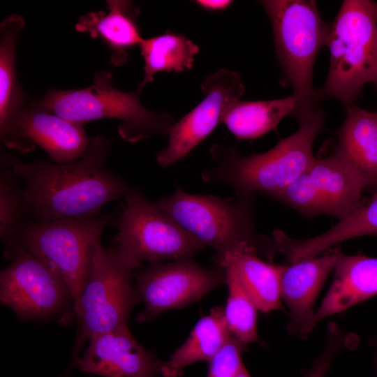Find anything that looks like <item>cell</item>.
Here are the masks:
<instances>
[{
    "instance_id": "23",
    "label": "cell",
    "mask_w": 377,
    "mask_h": 377,
    "mask_svg": "<svg viewBox=\"0 0 377 377\" xmlns=\"http://www.w3.org/2000/svg\"><path fill=\"white\" fill-rule=\"evenodd\" d=\"M139 47L145 61V76L137 88L140 91L154 80L157 73L191 69L200 51L199 47L184 35L170 31L143 38Z\"/></svg>"
},
{
    "instance_id": "3",
    "label": "cell",
    "mask_w": 377,
    "mask_h": 377,
    "mask_svg": "<svg viewBox=\"0 0 377 377\" xmlns=\"http://www.w3.org/2000/svg\"><path fill=\"white\" fill-rule=\"evenodd\" d=\"M156 205L187 232L215 252L216 264L227 254L250 247L272 258L273 240L256 231L253 195L235 193L228 198L184 192L177 187Z\"/></svg>"
},
{
    "instance_id": "31",
    "label": "cell",
    "mask_w": 377,
    "mask_h": 377,
    "mask_svg": "<svg viewBox=\"0 0 377 377\" xmlns=\"http://www.w3.org/2000/svg\"><path fill=\"white\" fill-rule=\"evenodd\" d=\"M195 2L200 8L211 12L224 10L233 3L230 0H199Z\"/></svg>"
},
{
    "instance_id": "32",
    "label": "cell",
    "mask_w": 377,
    "mask_h": 377,
    "mask_svg": "<svg viewBox=\"0 0 377 377\" xmlns=\"http://www.w3.org/2000/svg\"><path fill=\"white\" fill-rule=\"evenodd\" d=\"M368 344L369 346L372 347L374 350L373 359L377 377V334L368 341Z\"/></svg>"
},
{
    "instance_id": "15",
    "label": "cell",
    "mask_w": 377,
    "mask_h": 377,
    "mask_svg": "<svg viewBox=\"0 0 377 377\" xmlns=\"http://www.w3.org/2000/svg\"><path fill=\"white\" fill-rule=\"evenodd\" d=\"M73 364L84 373L104 377H155L161 375L163 362L142 347L126 325L91 337Z\"/></svg>"
},
{
    "instance_id": "8",
    "label": "cell",
    "mask_w": 377,
    "mask_h": 377,
    "mask_svg": "<svg viewBox=\"0 0 377 377\" xmlns=\"http://www.w3.org/2000/svg\"><path fill=\"white\" fill-rule=\"evenodd\" d=\"M112 223L117 232L112 244L121 262L132 270L142 260L192 259L205 247L139 191L124 198Z\"/></svg>"
},
{
    "instance_id": "11",
    "label": "cell",
    "mask_w": 377,
    "mask_h": 377,
    "mask_svg": "<svg viewBox=\"0 0 377 377\" xmlns=\"http://www.w3.org/2000/svg\"><path fill=\"white\" fill-rule=\"evenodd\" d=\"M140 301L145 305L137 320L147 322L163 312L184 307L226 283L221 267L205 268L192 259L150 263L133 274Z\"/></svg>"
},
{
    "instance_id": "30",
    "label": "cell",
    "mask_w": 377,
    "mask_h": 377,
    "mask_svg": "<svg viewBox=\"0 0 377 377\" xmlns=\"http://www.w3.org/2000/svg\"><path fill=\"white\" fill-rule=\"evenodd\" d=\"M245 347L231 335L226 345L209 361L207 377H235L244 365L242 353Z\"/></svg>"
},
{
    "instance_id": "4",
    "label": "cell",
    "mask_w": 377,
    "mask_h": 377,
    "mask_svg": "<svg viewBox=\"0 0 377 377\" xmlns=\"http://www.w3.org/2000/svg\"><path fill=\"white\" fill-rule=\"evenodd\" d=\"M141 91H123L112 84L111 72H96L93 83L80 89H50L33 102L52 113L84 126L89 121L116 119L121 121L118 133L135 143L157 135L168 137L176 121L163 111L153 112L140 101Z\"/></svg>"
},
{
    "instance_id": "14",
    "label": "cell",
    "mask_w": 377,
    "mask_h": 377,
    "mask_svg": "<svg viewBox=\"0 0 377 377\" xmlns=\"http://www.w3.org/2000/svg\"><path fill=\"white\" fill-rule=\"evenodd\" d=\"M341 253L339 248H332L323 255L282 265L281 296L288 309L289 334L305 339L318 324L316 299Z\"/></svg>"
},
{
    "instance_id": "21",
    "label": "cell",
    "mask_w": 377,
    "mask_h": 377,
    "mask_svg": "<svg viewBox=\"0 0 377 377\" xmlns=\"http://www.w3.org/2000/svg\"><path fill=\"white\" fill-rule=\"evenodd\" d=\"M231 337L224 309L216 306L195 324L187 340L163 362L161 375L177 377L187 366L202 360L210 361Z\"/></svg>"
},
{
    "instance_id": "1",
    "label": "cell",
    "mask_w": 377,
    "mask_h": 377,
    "mask_svg": "<svg viewBox=\"0 0 377 377\" xmlns=\"http://www.w3.org/2000/svg\"><path fill=\"white\" fill-rule=\"evenodd\" d=\"M110 146V139L97 135L83 156L71 163H24L1 153V165L24 182L22 196L31 221L91 219L101 215L107 203L139 191L107 168Z\"/></svg>"
},
{
    "instance_id": "13",
    "label": "cell",
    "mask_w": 377,
    "mask_h": 377,
    "mask_svg": "<svg viewBox=\"0 0 377 377\" xmlns=\"http://www.w3.org/2000/svg\"><path fill=\"white\" fill-rule=\"evenodd\" d=\"M205 98L172 126L167 146L156 155L163 168L184 158L222 122L230 105L244 93L240 73L221 68L208 75L201 84Z\"/></svg>"
},
{
    "instance_id": "19",
    "label": "cell",
    "mask_w": 377,
    "mask_h": 377,
    "mask_svg": "<svg viewBox=\"0 0 377 377\" xmlns=\"http://www.w3.org/2000/svg\"><path fill=\"white\" fill-rule=\"evenodd\" d=\"M306 172L325 203L327 215L341 220L364 203V182L336 151L314 158Z\"/></svg>"
},
{
    "instance_id": "5",
    "label": "cell",
    "mask_w": 377,
    "mask_h": 377,
    "mask_svg": "<svg viewBox=\"0 0 377 377\" xmlns=\"http://www.w3.org/2000/svg\"><path fill=\"white\" fill-rule=\"evenodd\" d=\"M270 20L275 50L286 81L297 99L294 116L318 108L313 71L320 50L327 45L330 24L320 17L313 0L260 1Z\"/></svg>"
},
{
    "instance_id": "6",
    "label": "cell",
    "mask_w": 377,
    "mask_h": 377,
    "mask_svg": "<svg viewBox=\"0 0 377 377\" xmlns=\"http://www.w3.org/2000/svg\"><path fill=\"white\" fill-rule=\"evenodd\" d=\"M329 72L319 100L353 104L363 87L377 85V27L372 1L345 0L332 23L327 45Z\"/></svg>"
},
{
    "instance_id": "20",
    "label": "cell",
    "mask_w": 377,
    "mask_h": 377,
    "mask_svg": "<svg viewBox=\"0 0 377 377\" xmlns=\"http://www.w3.org/2000/svg\"><path fill=\"white\" fill-rule=\"evenodd\" d=\"M216 267L234 273L259 311L269 313L282 309V265L267 263L255 249L245 247L227 253Z\"/></svg>"
},
{
    "instance_id": "22",
    "label": "cell",
    "mask_w": 377,
    "mask_h": 377,
    "mask_svg": "<svg viewBox=\"0 0 377 377\" xmlns=\"http://www.w3.org/2000/svg\"><path fill=\"white\" fill-rule=\"evenodd\" d=\"M293 95L269 101H237L226 110L222 122L239 140H252L274 129L281 119L295 114Z\"/></svg>"
},
{
    "instance_id": "27",
    "label": "cell",
    "mask_w": 377,
    "mask_h": 377,
    "mask_svg": "<svg viewBox=\"0 0 377 377\" xmlns=\"http://www.w3.org/2000/svg\"><path fill=\"white\" fill-rule=\"evenodd\" d=\"M7 168L0 172V237L8 248L20 226L28 218L22 188Z\"/></svg>"
},
{
    "instance_id": "18",
    "label": "cell",
    "mask_w": 377,
    "mask_h": 377,
    "mask_svg": "<svg viewBox=\"0 0 377 377\" xmlns=\"http://www.w3.org/2000/svg\"><path fill=\"white\" fill-rule=\"evenodd\" d=\"M346 106V118L338 131L335 151L377 193V112L353 104Z\"/></svg>"
},
{
    "instance_id": "16",
    "label": "cell",
    "mask_w": 377,
    "mask_h": 377,
    "mask_svg": "<svg viewBox=\"0 0 377 377\" xmlns=\"http://www.w3.org/2000/svg\"><path fill=\"white\" fill-rule=\"evenodd\" d=\"M332 283L316 311L317 323L377 295V258L340 254Z\"/></svg>"
},
{
    "instance_id": "26",
    "label": "cell",
    "mask_w": 377,
    "mask_h": 377,
    "mask_svg": "<svg viewBox=\"0 0 377 377\" xmlns=\"http://www.w3.org/2000/svg\"><path fill=\"white\" fill-rule=\"evenodd\" d=\"M223 269L228 289L224 309L227 326L231 335L246 346L258 340L257 318L259 310L234 273L228 269Z\"/></svg>"
},
{
    "instance_id": "28",
    "label": "cell",
    "mask_w": 377,
    "mask_h": 377,
    "mask_svg": "<svg viewBox=\"0 0 377 377\" xmlns=\"http://www.w3.org/2000/svg\"><path fill=\"white\" fill-rule=\"evenodd\" d=\"M267 195L289 205L302 216L327 215L325 203L307 172Z\"/></svg>"
},
{
    "instance_id": "33",
    "label": "cell",
    "mask_w": 377,
    "mask_h": 377,
    "mask_svg": "<svg viewBox=\"0 0 377 377\" xmlns=\"http://www.w3.org/2000/svg\"><path fill=\"white\" fill-rule=\"evenodd\" d=\"M235 377H251V376L244 365Z\"/></svg>"
},
{
    "instance_id": "24",
    "label": "cell",
    "mask_w": 377,
    "mask_h": 377,
    "mask_svg": "<svg viewBox=\"0 0 377 377\" xmlns=\"http://www.w3.org/2000/svg\"><path fill=\"white\" fill-rule=\"evenodd\" d=\"M24 18L7 16L0 24V127L5 125L27 104L15 71L16 48Z\"/></svg>"
},
{
    "instance_id": "25",
    "label": "cell",
    "mask_w": 377,
    "mask_h": 377,
    "mask_svg": "<svg viewBox=\"0 0 377 377\" xmlns=\"http://www.w3.org/2000/svg\"><path fill=\"white\" fill-rule=\"evenodd\" d=\"M367 235L377 236V193L328 230L309 239L315 253H322L342 242Z\"/></svg>"
},
{
    "instance_id": "17",
    "label": "cell",
    "mask_w": 377,
    "mask_h": 377,
    "mask_svg": "<svg viewBox=\"0 0 377 377\" xmlns=\"http://www.w3.org/2000/svg\"><path fill=\"white\" fill-rule=\"evenodd\" d=\"M107 8L108 12H90L81 16L75 28L100 38L111 50L112 64L121 66L129 59L128 51L143 40L137 22L140 8L130 1L110 0Z\"/></svg>"
},
{
    "instance_id": "12",
    "label": "cell",
    "mask_w": 377,
    "mask_h": 377,
    "mask_svg": "<svg viewBox=\"0 0 377 377\" xmlns=\"http://www.w3.org/2000/svg\"><path fill=\"white\" fill-rule=\"evenodd\" d=\"M1 142L8 148L27 154L36 146L57 163L80 158L89 139L83 126L52 113L32 103L0 127Z\"/></svg>"
},
{
    "instance_id": "29",
    "label": "cell",
    "mask_w": 377,
    "mask_h": 377,
    "mask_svg": "<svg viewBox=\"0 0 377 377\" xmlns=\"http://www.w3.org/2000/svg\"><path fill=\"white\" fill-rule=\"evenodd\" d=\"M349 334L335 322H330L326 330V341L320 354L314 360L305 377H325L331 364L341 350L350 346Z\"/></svg>"
},
{
    "instance_id": "2",
    "label": "cell",
    "mask_w": 377,
    "mask_h": 377,
    "mask_svg": "<svg viewBox=\"0 0 377 377\" xmlns=\"http://www.w3.org/2000/svg\"><path fill=\"white\" fill-rule=\"evenodd\" d=\"M297 118L298 129L262 154L242 156L235 147L214 145V165L203 171L202 180L228 184L243 194L268 195L284 188L309 168L313 141L323 128L324 113L318 108Z\"/></svg>"
},
{
    "instance_id": "34",
    "label": "cell",
    "mask_w": 377,
    "mask_h": 377,
    "mask_svg": "<svg viewBox=\"0 0 377 377\" xmlns=\"http://www.w3.org/2000/svg\"><path fill=\"white\" fill-rule=\"evenodd\" d=\"M372 7H373L374 16L376 18V27H377V2L372 1Z\"/></svg>"
},
{
    "instance_id": "10",
    "label": "cell",
    "mask_w": 377,
    "mask_h": 377,
    "mask_svg": "<svg viewBox=\"0 0 377 377\" xmlns=\"http://www.w3.org/2000/svg\"><path fill=\"white\" fill-rule=\"evenodd\" d=\"M12 262L0 274V300L22 320L66 317L74 300L63 277L15 240L7 248Z\"/></svg>"
},
{
    "instance_id": "7",
    "label": "cell",
    "mask_w": 377,
    "mask_h": 377,
    "mask_svg": "<svg viewBox=\"0 0 377 377\" xmlns=\"http://www.w3.org/2000/svg\"><path fill=\"white\" fill-rule=\"evenodd\" d=\"M114 219L104 214L83 219L27 220L18 228L14 240L63 277L75 304L91 275L102 233Z\"/></svg>"
},
{
    "instance_id": "9",
    "label": "cell",
    "mask_w": 377,
    "mask_h": 377,
    "mask_svg": "<svg viewBox=\"0 0 377 377\" xmlns=\"http://www.w3.org/2000/svg\"><path fill=\"white\" fill-rule=\"evenodd\" d=\"M132 272L119 259L112 244L108 248L98 244L91 275L73 306L78 332L73 364L87 340L128 325L133 308L140 301Z\"/></svg>"
}]
</instances>
